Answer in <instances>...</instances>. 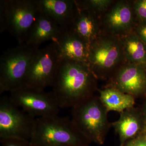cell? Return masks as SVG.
<instances>
[{"label":"cell","mask_w":146,"mask_h":146,"mask_svg":"<svg viewBox=\"0 0 146 146\" xmlns=\"http://www.w3.org/2000/svg\"><path fill=\"white\" fill-rule=\"evenodd\" d=\"M97 80L86 63L61 58L52 86L60 108H72L95 96Z\"/></svg>","instance_id":"cell-1"},{"label":"cell","mask_w":146,"mask_h":146,"mask_svg":"<svg viewBox=\"0 0 146 146\" xmlns=\"http://www.w3.org/2000/svg\"><path fill=\"white\" fill-rule=\"evenodd\" d=\"M33 146H89L71 119L58 115L36 118L30 141Z\"/></svg>","instance_id":"cell-2"},{"label":"cell","mask_w":146,"mask_h":146,"mask_svg":"<svg viewBox=\"0 0 146 146\" xmlns=\"http://www.w3.org/2000/svg\"><path fill=\"white\" fill-rule=\"evenodd\" d=\"M125 62L121 37L102 30L89 46L88 65L98 80L108 81Z\"/></svg>","instance_id":"cell-3"},{"label":"cell","mask_w":146,"mask_h":146,"mask_svg":"<svg viewBox=\"0 0 146 146\" xmlns=\"http://www.w3.org/2000/svg\"><path fill=\"white\" fill-rule=\"evenodd\" d=\"M108 113L98 96H94L72 108L71 119L90 143L102 145L112 126Z\"/></svg>","instance_id":"cell-4"},{"label":"cell","mask_w":146,"mask_h":146,"mask_svg":"<svg viewBox=\"0 0 146 146\" xmlns=\"http://www.w3.org/2000/svg\"><path fill=\"white\" fill-rule=\"evenodd\" d=\"M39 48L18 44L5 52L0 59V94L25 86L32 59Z\"/></svg>","instance_id":"cell-5"},{"label":"cell","mask_w":146,"mask_h":146,"mask_svg":"<svg viewBox=\"0 0 146 146\" xmlns=\"http://www.w3.org/2000/svg\"><path fill=\"white\" fill-rule=\"evenodd\" d=\"M60 59L54 42L38 49L31 62L24 86L40 91L52 87Z\"/></svg>","instance_id":"cell-6"},{"label":"cell","mask_w":146,"mask_h":146,"mask_svg":"<svg viewBox=\"0 0 146 146\" xmlns=\"http://www.w3.org/2000/svg\"><path fill=\"white\" fill-rule=\"evenodd\" d=\"M36 118L29 115L13 104L9 97L0 100V141L9 139L30 141Z\"/></svg>","instance_id":"cell-7"},{"label":"cell","mask_w":146,"mask_h":146,"mask_svg":"<svg viewBox=\"0 0 146 146\" xmlns=\"http://www.w3.org/2000/svg\"><path fill=\"white\" fill-rule=\"evenodd\" d=\"M7 18L8 29L24 44L30 30L39 13L36 0H3Z\"/></svg>","instance_id":"cell-8"},{"label":"cell","mask_w":146,"mask_h":146,"mask_svg":"<svg viewBox=\"0 0 146 146\" xmlns=\"http://www.w3.org/2000/svg\"><path fill=\"white\" fill-rule=\"evenodd\" d=\"M9 97L13 104L35 117L58 115L60 108L52 92L23 86L10 92Z\"/></svg>","instance_id":"cell-9"},{"label":"cell","mask_w":146,"mask_h":146,"mask_svg":"<svg viewBox=\"0 0 146 146\" xmlns=\"http://www.w3.org/2000/svg\"><path fill=\"white\" fill-rule=\"evenodd\" d=\"M106 86L113 87L136 98L146 96V67L125 62Z\"/></svg>","instance_id":"cell-10"},{"label":"cell","mask_w":146,"mask_h":146,"mask_svg":"<svg viewBox=\"0 0 146 146\" xmlns=\"http://www.w3.org/2000/svg\"><path fill=\"white\" fill-rule=\"evenodd\" d=\"M102 18V30L119 37L133 31L137 23L131 1H118Z\"/></svg>","instance_id":"cell-11"},{"label":"cell","mask_w":146,"mask_h":146,"mask_svg":"<svg viewBox=\"0 0 146 146\" xmlns=\"http://www.w3.org/2000/svg\"><path fill=\"white\" fill-rule=\"evenodd\" d=\"M36 2L40 12L63 28H70L77 11L76 1L36 0Z\"/></svg>","instance_id":"cell-12"},{"label":"cell","mask_w":146,"mask_h":146,"mask_svg":"<svg viewBox=\"0 0 146 146\" xmlns=\"http://www.w3.org/2000/svg\"><path fill=\"white\" fill-rule=\"evenodd\" d=\"M54 42L61 59L88 64L89 46L70 29H64Z\"/></svg>","instance_id":"cell-13"},{"label":"cell","mask_w":146,"mask_h":146,"mask_svg":"<svg viewBox=\"0 0 146 146\" xmlns=\"http://www.w3.org/2000/svg\"><path fill=\"white\" fill-rule=\"evenodd\" d=\"M111 125L119 135L120 146H124L145 130L140 109L135 106L120 113L119 119Z\"/></svg>","instance_id":"cell-14"},{"label":"cell","mask_w":146,"mask_h":146,"mask_svg":"<svg viewBox=\"0 0 146 146\" xmlns=\"http://www.w3.org/2000/svg\"><path fill=\"white\" fill-rule=\"evenodd\" d=\"M70 29L89 46L102 31L101 20L91 11L78 5Z\"/></svg>","instance_id":"cell-15"},{"label":"cell","mask_w":146,"mask_h":146,"mask_svg":"<svg viewBox=\"0 0 146 146\" xmlns=\"http://www.w3.org/2000/svg\"><path fill=\"white\" fill-rule=\"evenodd\" d=\"M64 29L48 16L39 11L24 44L39 48L42 43L48 40L54 42Z\"/></svg>","instance_id":"cell-16"},{"label":"cell","mask_w":146,"mask_h":146,"mask_svg":"<svg viewBox=\"0 0 146 146\" xmlns=\"http://www.w3.org/2000/svg\"><path fill=\"white\" fill-rule=\"evenodd\" d=\"M98 91L100 100L108 112L113 111L120 113L135 106V98L113 87L106 86Z\"/></svg>","instance_id":"cell-17"},{"label":"cell","mask_w":146,"mask_h":146,"mask_svg":"<svg viewBox=\"0 0 146 146\" xmlns=\"http://www.w3.org/2000/svg\"><path fill=\"white\" fill-rule=\"evenodd\" d=\"M120 37L125 62L146 67V45L134 31Z\"/></svg>","instance_id":"cell-18"},{"label":"cell","mask_w":146,"mask_h":146,"mask_svg":"<svg viewBox=\"0 0 146 146\" xmlns=\"http://www.w3.org/2000/svg\"><path fill=\"white\" fill-rule=\"evenodd\" d=\"M78 5L91 11L101 19L100 16L108 11L114 2L112 0H87L76 1Z\"/></svg>","instance_id":"cell-19"},{"label":"cell","mask_w":146,"mask_h":146,"mask_svg":"<svg viewBox=\"0 0 146 146\" xmlns=\"http://www.w3.org/2000/svg\"><path fill=\"white\" fill-rule=\"evenodd\" d=\"M133 5L137 23L146 22V0L133 1Z\"/></svg>","instance_id":"cell-20"},{"label":"cell","mask_w":146,"mask_h":146,"mask_svg":"<svg viewBox=\"0 0 146 146\" xmlns=\"http://www.w3.org/2000/svg\"><path fill=\"white\" fill-rule=\"evenodd\" d=\"M8 29L7 18L3 0L0 1V32Z\"/></svg>","instance_id":"cell-21"},{"label":"cell","mask_w":146,"mask_h":146,"mask_svg":"<svg viewBox=\"0 0 146 146\" xmlns=\"http://www.w3.org/2000/svg\"><path fill=\"white\" fill-rule=\"evenodd\" d=\"M2 146H30V141L21 139L9 138L1 141Z\"/></svg>","instance_id":"cell-22"},{"label":"cell","mask_w":146,"mask_h":146,"mask_svg":"<svg viewBox=\"0 0 146 146\" xmlns=\"http://www.w3.org/2000/svg\"><path fill=\"white\" fill-rule=\"evenodd\" d=\"M124 146H146V130L136 138L128 141Z\"/></svg>","instance_id":"cell-23"},{"label":"cell","mask_w":146,"mask_h":146,"mask_svg":"<svg viewBox=\"0 0 146 146\" xmlns=\"http://www.w3.org/2000/svg\"><path fill=\"white\" fill-rule=\"evenodd\" d=\"M134 31L146 45V22L137 23Z\"/></svg>","instance_id":"cell-24"},{"label":"cell","mask_w":146,"mask_h":146,"mask_svg":"<svg viewBox=\"0 0 146 146\" xmlns=\"http://www.w3.org/2000/svg\"><path fill=\"white\" fill-rule=\"evenodd\" d=\"M140 109V112L143 121L145 130H146V100Z\"/></svg>","instance_id":"cell-25"},{"label":"cell","mask_w":146,"mask_h":146,"mask_svg":"<svg viewBox=\"0 0 146 146\" xmlns=\"http://www.w3.org/2000/svg\"><path fill=\"white\" fill-rule=\"evenodd\" d=\"M30 146H33L32 145H30Z\"/></svg>","instance_id":"cell-26"}]
</instances>
